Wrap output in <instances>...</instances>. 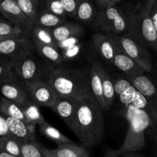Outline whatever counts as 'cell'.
Instances as JSON below:
<instances>
[{
  "label": "cell",
  "mask_w": 157,
  "mask_h": 157,
  "mask_svg": "<svg viewBox=\"0 0 157 157\" xmlns=\"http://www.w3.org/2000/svg\"><path fill=\"white\" fill-rule=\"evenodd\" d=\"M71 130L84 147H94L102 141L104 132L103 110L91 93L78 101Z\"/></svg>",
  "instance_id": "cell-1"
},
{
  "label": "cell",
  "mask_w": 157,
  "mask_h": 157,
  "mask_svg": "<svg viewBox=\"0 0 157 157\" xmlns=\"http://www.w3.org/2000/svg\"><path fill=\"white\" fill-rule=\"evenodd\" d=\"M44 81L55 89L59 97L78 101L91 93L89 72L79 69L49 65Z\"/></svg>",
  "instance_id": "cell-2"
},
{
  "label": "cell",
  "mask_w": 157,
  "mask_h": 157,
  "mask_svg": "<svg viewBox=\"0 0 157 157\" xmlns=\"http://www.w3.org/2000/svg\"><path fill=\"white\" fill-rule=\"evenodd\" d=\"M154 2L146 0L138 12L130 9L127 34L142 45L157 52V33L150 13Z\"/></svg>",
  "instance_id": "cell-3"
},
{
  "label": "cell",
  "mask_w": 157,
  "mask_h": 157,
  "mask_svg": "<svg viewBox=\"0 0 157 157\" xmlns=\"http://www.w3.org/2000/svg\"><path fill=\"white\" fill-rule=\"evenodd\" d=\"M130 9L124 11L117 4H111L101 9L94 18V27L104 33L116 35L127 34Z\"/></svg>",
  "instance_id": "cell-4"
},
{
  "label": "cell",
  "mask_w": 157,
  "mask_h": 157,
  "mask_svg": "<svg viewBox=\"0 0 157 157\" xmlns=\"http://www.w3.org/2000/svg\"><path fill=\"white\" fill-rule=\"evenodd\" d=\"M19 78L25 84L44 81L49 65L44 66L32 55L30 57L13 62Z\"/></svg>",
  "instance_id": "cell-5"
},
{
  "label": "cell",
  "mask_w": 157,
  "mask_h": 157,
  "mask_svg": "<svg viewBox=\"0 0 157 157\" xmlns=\"http://www.w3.org/2000/svg\"><path fill=\"white\" fill-rule=\"evenodd\" d=\"M35 49V43L31 38H14L0 41V54L12 62L32 56Z\"/></svg>",
  "instance_id": "cell-6"
},
{
  "label": "cell",
  "mask_w": 157,
  "mask_h": 157,
  "mask_svg": "<svg viewBox=\"0 0 157 157\" xmlns=\"http://www.w3.org/2000/svg\"><path fill=\"white\" fill-rule=\"evenodd\" d=\"M119 41L123 51L137 62L147 73L152 71V57L147 48L137 42L129 34L120 35Z\"/></svg>",
  "instance_id": "cell-7"
},
{
  "label": "cell",
  "mask_w": 157,
  "mask_h": 157,
  "mask_svg": "<svg viewBox=\"0 0 157 157\" xmlns=\"http://www.w3.org/2000/svg\"><path fill=\"white\" fill-rule=\"evenodd\" d=\"M93 44L98 55L111 64L115 55L121 49L119 35L113 33H96L93 36Z\"/></svg>",
  "instance_id": "cell-8"
},
{
  "label": "cell",
  "mask_w": 157,
  "mask_h": 157,
  "mask_svg": "<svg viewBox=\"0 0 157 157\" xmlns=\"http://www.w3.org/2000/svg\"><path fill=\"white\" fill-rule=\"evenodd\" d=\"M26 85L31 101L38 107L52 109L59 98L55 89L45 81H39Z\"/></svg>",
  "instance_id": "cell-9"
},
{
  "label": "cell",
  "mask_w": 157,
  "mask_h": 157,
  "mask_svg": "<svg viewBox=\"0 0 157 157\" xmlns=\"http://www.w3.org/2000/svg\"><path fill=\"white\" fill-rule=\"evenodd\" d=\"M0 11L3 17L9 22L32 33L35 22L22 12L14 0L2 1Z\"/></svg>",
  "instance_id": "cell-10"
},
{
  "label": "cell",
  "mask_w": 157,
  "mask_h": 157,
  "mask_svg": "<svg viewBox=\"0 0 157 157\" xmlns=\"http://www.w3.org/2000/svg\"><path fill=\"white\" fill-rule=\"evenodd\" d=\"M133 85L144 95L157 115V84L146 74L129 78Z\"/></svg>",
  "instance_id": "cell-11"
},
{
  "label": "cell",
  "mask_w": 157,
  "mask_h": 157,
  "mask_svg": "<svg viewBox=\"0 0 157 157\" xmlns=\"http://www.w3.org/2000/svg\"><path fill=\"white\" fill-rule=\"evenodd\" d=\"M103 66L98 61H94L89 69L90 91L95 101L98 103L103 110H106L105 101L103 94V83L101 77V71Z\"/></svg>",
  "instance_id": "cell-12"
},
{
  "label": "cell",
  "mask_w": 157,
  "mask_h": 157,
  "mask_svg": "<svg viewBox=\"0 0 157 157\" xmlns=\"http://www.w3.org/2000/svg\"><path fill=\"white\" fill-rule=\"evenodd\" d=\"M113 65L128 78L147 73L137 62L123 51L122 48L115 55Z\"/></svg>",
  "instance_id": "cell-13"
},
{
  "label": "cell",
  "mask_w": 157,
  "mask_h": 157,
  "mask_svg": "<svg viewBox=\"0 0 157 157\" xmlns=\"http://www.w3.org/2000/svg\"><path fill=\"white\" fill-rule=\"evenodd\" d=\"M78 101L71 98L59 97L52 110L64 121L71 130L76 117Z\"/></svg>",
  "instance_id": "cell-14"
},
{
  "label": "cell",
  "mask_w": 157,
  "mask_h": 157,
  "mask_svg": "<svg viewBox=\"0 0 157 157\" xmlns=\"http://www.w3.org/2000/svg\"><path fill=\"white\" fill-rule=\"evenodd\" d=\"M7 121L12 137L21 143L36 140L35 133L36 125L10 117H7Z\"/></svg>",
  "instance_id": "cell-15"
},
{
  "label": "cell",
  "mask_w": 157,
  "mask_h": 157,
  "mask_svg": "<svg viewBox=\"0 0 157 157\" xmlns=\"http://www.w3.org/2000/svg\"><path fill=\"white\" fill-rule=\"evenodd\" d=\"M1 91L3 98L18 103L21 106L30 101L28 87L22 81L2 84Z\"/></svg>",
  "instance_id": "cell-16"
},
{
  "label": "cell",
  "mask_w": 157,
  "mask_h": 157,
  "mask_svg": "<svg viewBox=\"0 0 157 157\" xmlns=\"http://www.w3.org/2000/svg\"><path fill=\"white\" fill-rule=\"evenodd\" d=\"M32 33L14 25L5 18H2L0 21V41L14 38H31Z\"/></svg>",
  "instance_id": "cell-17"
},
{
  "label": "cell",
  "mask_w": 157,
  "mask_h": 157,
  "mask_svg": "<svg viewBox=\"0 0 157 157\" xmlns=\"http://www.w3.org/2000/svg\"><path fill=\"white\" fill-rule=\"evenodd\" d=\"M18 72L14 66L13 62L6 57L1 55L0 58V84H9V83L20 82Z\"/></svg>",
  "instance_id": "cell-18"
},
{
  "label": "cell",
  "mask_w": 157,
  "mask_h": 157,
  "mask_svg": "<svg viewBox=\"0 0 157 157\" xmlns=\"http://www.w3.org/2000/svg\"><path fill=\"white\" fill-rule=\"evenodd\" d=\"M35 45L38 55L46 61L56 67H60L63 64L64 59H63L62 53L57 48V46L38 44H35Z\"/></svg>",
  "instance_id": "cell-19"
},
{
  "label": "cell",
  "mask_w": 157,
  "mask_h": 157,
  "mask_svg": "<svg viewBox=\"0 0 157 157\" xmlns=\"http://www.w3.org/2000/svg\"><path fill=\"white\" fill-rule=\"evenodd\" d=\"M84 29L78 23L67 22L52 29L53 37L57 42H60L74 35H82Z\"/></svg>",
  "instance_id": "cell-20"
},
{
  "label": "cell",
  "mask_w": 157,
  "mask_h": 157,
  "mask_svg": "<svg viewBox=\"0 0 157 157\" xmlns=\"http://www.w3.org/2000/svg\"><path fill=\"white\" fill-rule=\"evenodd\" d=\"M0 113L4 114L7 117L20 120L29 123L25 116L22 106L18 103L6 99L3 97L1 98V102H0Z\"/></svg>",
  "instance_id": "cell-21"
},
{
  "label": "cell",
  "mask_w": 157,
  "mask_h": 157,
  "mask_svg": "<svg viewBox=\"0 0 157 157\" xmlns=\"http://www.w3.org/2000/svg\"><path fill=\"white\" fill-rule=\"evenodd\" d=\"M101 77H102L103 83V94H104L106 106L105 110H108L113 106L116 100L117 95L115 93L112 77L109 75L108 72L104 67H102V71H101Z\"/></svg>",
  "instance_id": "cell-22"
},
{
  "label": "cell",
  "mask_w": 157,
  "mask_h": 157,
  "mask_svg": "<svg viewBox=\"0 0 157 157\" xmlns=\"http://www.w3.org/2000/svg\"><path fill=\"white\" fill-rule=\"evenodd\" d=\"M60 157H90L88 151L84 146H79L74 143L58 145L54 150Z\"/></svg>",
  "instance_id": "cell-23"
},
{
  "label": "cell",
  "mask_w": 157,
  "mask_h": 157,
  "mask_svg": "<svg viewBox=\"0 0 157 157\" xmlns=\"http://www.w3.org/2000/svg\"><path fill=\"white\" fill-rule=\"evenodd\" d=\"M65 23H67L65 18L58 16L46 9H44L38 12V17L35 21V25L53 29Z\"/></svg>",
  "instance_id": "cell-24"
},
{
  "label": "cell",
  "mask_w": 157,
  "mask_h": 157,
  "mask_svg": "<svg viewBox=\"0 0 157 157\" xmlns=\"http://www.w3.org/2000/svg\"><path fill=\"white\" fill-rule=\"evenodd\" d=\"M32 41L35 44L56 46L57 41L53 37L52 29L35 25L32 31Z\"/></svg>",
  "instance_id": "cell-25"
},
{
  "label": "cell",
  "mask_w": 157,
  "mask_h": 157,
  "mask_svg": "<svg viewBox=\"0 0 157 157\" xmlns=\"http://www.w3.org/2000/svg\"><path fill=\"white\" fill-rule=\"evenodd\" d=\"M39 127L40 132H41L43 136L47 137L48 139L51 140L53 142L56 143L58 145L73 143L69 138H67L61 132H60L58 129L49 124L48 122L41 124V126H39Z\"/></svg>",
  "instance_id": "cell-26"
},
{
  "label": "cell",
  "mask_w": 157,
  "mask_h": 157,
  "mask_svg": "<svg viewBox=\"0 0 157 157\" xmlns=\"http://www.w3.org/2000/svg\"><path fill=\"white\" fill-rule=\"evenodd\" d=\"M22 107L25 116L29 123L35 124V125L41 126V124L47 122L44 120L43 115L41 114L39 107L31 101V100L28 101L25 105H23Z\"/></svg>",
  "instance_id": "cell-27"
},
{
  "label": "cell",
  "mask_w": 157,
  "mask_h": 157,
  "mask_svg": "<svg viewBox=\"0 0 157 157\" xmlns=\"http://www.w3.org/2000/svg\"><path fill=\"white\" fill-rule=\"evenodd\" d=\"M95 17L94 7L90 0H81L77 9V19L88 23L94 20Z\"/></svg>",
  "instance_id": "cell-28"
},
{
  "label": "cell",
  "mask_w": 157,
  "mask_h": 157,
  "mask_svg": "<svg viewBox=\"0 0 157 157\" xmlns=\"http://www.w3.org/2000/svg\"><path fill=\"white\" fill-rule=\"evenodd\" d=\"M21 145L22 143L15 138L0 137V152H5L17 157H22Z\"/></svg>",
  "instance_id": "cell-29"
},
{
  "label": "cell",
  "mask_w": 157,
  "mask_h": 157,
  "mask_svg": "<svg viewBox=\"0 0 157 157\" xmlns=\"http://www.w3.org/2000/svg\"><path fill=\"white\" fill-rule=\"evenodd\" d=\"M112 80H113V86H114L115 93L117 98L133 85L131 80L123 74L115 75L114 76L112 77Z\"/></svg>",
  "instance_id": "cell-30"
},
{
  "label": "cell",
  "mask_w": 157,
  "mask_h": 157,
  "mask_svg": "<svg viewBox=\"0 0 157 157\" xmlns=\"http://www.w3.org/2000/svg\"><path fill=\"white\" fill-rule=\"evenodd\" d=\"M22 157H45L40 148V144L36 140L22 143L21 145Z\"/></svg>",
  "instance_id": "cell-31"
},
{
  "label": "cell",
  "mask_w": 157,
  "mask_h": 157,
  "mask_svg": "<svg viewBox=\"0 0 157 157\" xmlns=\"http://www.w3.org/2000/svg\"><path fill=\"white\" fill-rule=\"evenodd\" d=\"M26 15L35 22L38 17V7L32 0H14Z\"/></svg>",
  "instance_id": "cell-32"
},
{
  "label": "cell",
  "mask_w": 157,
  "mask_h": 157,
  "mask_svg": "<svg viewBox=\"0 0 157 157\" xmlns=\"http://www.w3.org/2000/svg\"><path fill=\"white\" fill-rule=\"evenodd\" d=\"M45 9L61 18L67 16L61 0H45Z\"/></svg>",
  "instance_id": "cell-33"
},
{
  "label": "cell",
  "mask_w": 157,
  "mask_h": 157,
  "mask_svg": "<svg viewBox=\"0 0 157 157\" xmlns=\"http://www.w3.org/2000/svg\"><path fill=\"white\" fill-rule=\"evenodd\" d=\"M83 48V43L79 42L76 44L71 46L68 48L62 51V57L64 61H72L80 56L81 53V51Z\"/></svg>",
  "instance_id": "cell-34"
},
{
  "label": "cell",
  "mask_w": 157,
  "mask_h": 157,
  "mask_svg": "<svg viewBox=\"0 0 157 157\" xmlns=\"http://www.w3.org/2000/svg\"><path fill=\"white\" fill-rule=\"evenodd\" d=\"M137 90H138L134 85L130 87L128 90H127L121 96L118 97V99H119L121 104L125 106V107H128V106L132 105L133 104V99H134L135 94H136Z\"/></svg>",
  "instance_id": "cell-35"
},
{
  "label": "cell",
  "mask_w": 157,
  "mask_h": 157,
  "mask_svg": "<svg viewBox=\"0 0 157 157\" xmlns=\"http://www.w3.org/2000/svg\"><path fill=\"white\" fill-rule=\"evenodd\" d=\"M81 0H61L67 16L76 18L77 9Z\"/></svg>",
  "instance_id": "cell-36"
},
{
  "label": "cell",
  "mask_w": 157,
  "mask_h": 157,
  "mask_svg": "<svg viewBox=\"0 0 157 157\" xmlns=\"http://www.w3.org/2000/svg\"><path fill=\"white\" fill-rule=\"evenodd\" d=\"M81 36H82V35H74V36L70 37V38H67V39L64 40V41H60V42H57V48H58L61 52H62V51L68 48L71 46L81 42Z\"/></svg>",
  "instance_id": "cell-37"
},
{
  "label": "cell",
  "mask_w": 157,
  "mask_h": 157,
  "mask_svg": "<svg viewBox=\"0 0 157 157\" xmlns=\"http://www.w3.org/2000/svg\"><path fill=\"white\" fill-rule=\"evenodd\" d=\"M0 137H12L8 124L7 117L1 113H0Z\"/></svg>",
  "instance_id": "cell-38"
},
{
  "label": "cell",
  "mask_w": 157,
  "mask_h": 157,
  "mask_svg": "<svg viewBox=\"0 0 157 157\" xmlns=\"http://www.w3.org/2000/svg\"><path fill=\"white\" fill-rule=\"evenodd\" d=\"M150 13H151L152 19H153V24H154L155 29H156L157 33V0H155L154 3L153 4Z\"/></svg>",
  "instance_id": "cell-39"
},
{
  "label": "cell",
  "mask_w": 157,
  "mask_h": 157,
  "mask_svg": "<svg viewBox=\"0 0 157 157\" xmlns=\"http://www.w3.org/2000/svg\"><path fill=\"white\" fill-rule=\"evenodd\" d=\"M40 148H41V150L42 151L43 154L45 156V157H60L55 153L54 150H49V149L46 148V147H43L41 145H40Z\"/></svg>",
  "instance_id": "cell-40"
},
{
  "label": "cell",
  "mask_w": 157,
  "mask_h": 157,
  "mask_svg": "<svg viewBox=\"0 0 157 157\" xmlns=\"http://www.w3.org/2000/svg\"><path fill=\"white\" fill-rule=\"evenodd\" d=\"M98 6L101 8V9H104V8L107 7L110 5L113 4L112 3V0H98Z\"/></svg>",
  "instance_id": "cell-41"
},
{
  "label": "cell",
  "mask_w": 157,
  "mask_h": 157,
  "mask_svg": "<svg viewBox=\"0 0 157 157\" xmlns=\"http://www.w3.org/2000/svg\"><path fill=\"white\" fill-rule=\"evenodd\" d=\"M120 157H145L140 153H137V152H130V153H126L121 155Z\"/></svg>",
  "instance_id": "cell-42"
},
{
  "label": "cell",
  "mask_w": 157,
  "mask_h": 157,
  "mask_svg": "<svg viewBox=\"0 0 157 157\" xmlns=\"http://www.w3.org/2000/svg\"><path fill=\"white\" fill-rule=\"evenodd\" d=\"M0 157H17L15 156H12V155L9 154L7 153H5V152H0Z\"/></svg>",
  "instance_id": "cell-43"
},
{
  "label": "cell",
  "mask_w": 157,
  "mask_h": 157,
  "mask_svg": "<svg viewBox=\"0 0 157 157\" xmlns=\"http://www.w3.org/2000/svg\"><path fill=\"white\" fill-rule=\"evenodd\" d=\"M155 145H154V150H153V152H154V157H157V139L154 140Z\"/></svg>",
  "instance_id": "cell-44"
},
{
  "label": "cell",
  "mask_w": 157,
  "mask_h": 157,
  "mask_svg": "<svg viewBox=\"0 0 157 157\" xmlns=\"http://www.w3.org/2000/svg\"><path fill=\"white\" fill-rule=\"evenodd\" d=\"M32 1L34 2L35 3V4H36V6H39V3H40V0H32Z\"/></svg>",
  "instance_id": "cell-45"
},
{
  "label": "cell",
  "mask_w": 157,
  "mask_h": 157,
  "mask_svg": "<svg viewBox=\"0 0 157 157\" xmlns=\"http://www.w3.org/2000/svg\"><path fill=\"white\" fill-rule=\"evenodd\" d=\"M153 81H155V83L157 84V67H156V76H155L154 78H153Z\"/></svg>",
  "instance_id": "cell-46"
},
{
  "label": "cell",
  "mask_w": 157,
  "mask_h": 157,
  "mask_svg": "<svg viewBox=\"0 0 157 157\" xmlns=\"http://www.w3.org/2000/svg\"><path fill=\"white\" fill-rule=\"evenodd\" d=\"M121 1V0H112V3H113V4H117V3L120 2Z\"/></svg>",
  "instance_id": "cell-47"
},
{
  "label": "cell",
  "mask_w": 157,
  "mask_h": 157,
  "mask_svg": "<svg viewBox=\"0 0 157 157\" xmlns=\"http://www.w3.org/2000/svg\"><path fill=\"white\" fill-rule=\"evenodd\" d=\"M95 1H96V2H98V0H95Z\"/></svg>",
  "instance_id": "cell-48"
},
{
  "label": "cell",
  "mask_w": 157,
  "mask_h": 157,
  "mask_svg": "<svg viewBox=\"0 0 157 157\" xmlns=\"http://www.w3.org/2000/svg\"><path fill=\"white\" fill-rule=\"evenodd\" d=\"M2 1H3V0H0V2H2Z\"/></svg>",
  "instance_id": "cell-49"
}]
</instances>
